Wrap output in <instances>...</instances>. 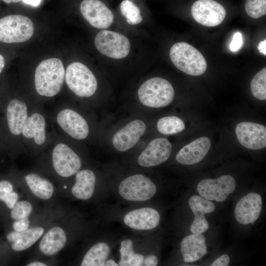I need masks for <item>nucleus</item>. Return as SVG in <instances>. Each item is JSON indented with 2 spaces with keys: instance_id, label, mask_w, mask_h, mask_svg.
<instances>
[{
  "instance_id": "nucleus-19",
  "label": "nucleus",
  "mask_w": 266,
  "mask_h": 266,
  "mask_svg": "<svg viewBox=\"0 0 266 266\" xmlns=\"http://www.w3.org/2000/svg\"><path fill=\"white\" fill-rule=\"evenodd\" d=\"M210 147L211 141L209 138L200 137L183 146L177 153L175 159L184 165L196 164L206 156Z\"/></svg>"
},
{
  "instance_id": "nucleus-3",
  "label": "nucleus",
  "mask_w": 266,
  "mask_h": 266,
  "mask_svg": "<svg viewBox=\"0 0 266 266\" xmlns=\"http://www.w3.org/2000/svg\"><path fill=\"white\" fill-rule=\"evenodd\" d=\"M169 57L173 65L186 74L199 76L206 70L207 63L203 55L186 42L174 44L170 49Z\"/></svg>"
},
{
  "instance_id": "nucleus-43",
  "label": "nucleus",
  "mask_w": 266,
  "mask_h": 266,
  "mask_svg": "<svg viewBox=\"0 0 266 266\" xmlns=\"http://www.w3.org/2000/svg\"><path fill=\"white\" fill-rule=\"evenodd\" d=\"M27 266H46V265L43 263L40 262H32L28 265Z\"/></svg>"
},
{
  "instance_id": "nucleus-33",
  "label": "nucleus",
  "mask_w": 266,
  "mask_h": 266,
  "mask_svg": "<svg viewBox=\"0 0 266 266\" xmlns=\"http://www.w3.org/2000/svg\"><path fill=\"white\" fill-rule=\"evenodd\" d=\"M33 209L30 202L26 200L17 202L12 208L10 217L15 220L29 218Z\"/></svg>"
},
{
  "instance_id": "nucleus-35",
  "label": "nucleus",
  "mask_w": 266,
  "mask_h": 266,
  "mask_svg": "<svg viewBox=\"0 0 266 266\" xmlns=\"http://www.w3.org/2000/svg\"><path fill=\"white\" fill-rule=\"evenodd\" d=\"M242 44V34L240 33L237 32L233 35V39L230 44V49L233 52H236L240 48Z\"/></svg>"
},
{
  "instance_id": "nucleus-34",
  "label": "nucleus",
  "mask_w": 266,
  "mask_h": 266,
  "mask_svg": "<svg viewBox=\"0 0 266 266\" xmlns=\"http://www.w3.org/2000/svg\"><path fill=\"white\" fill-rule=\"evenodd\" d=\"M12 184L8 181H0V200L3 201L13 192Z\"/></svg>"
},
{
  "instance_id": "nucleus-7",
  "label": "nucleus",
  "mask_w": 266,
  "mask_h": 266,
  "mask_svg": "<svg viewBox=\"0 0 266 266\" xmlns=\"http://www.w3.org/2000/svg\"><path fill=\"white\" fill-rule=\"evenodd\" d=\"M94 43L100 53L112 59L124 58L130 51L128 37L116 32L106 30L100 31L95 36Z\"/></svg>"
},
{
  "instance_id": "nucleus-32",
  "label": "nucleus",
  "mask_w": 266,
  "mask_h": 266,
  "mask_svg": "<svg viewBox=\"0 0 266 266\" xmlns=\"http://www.w3.org/2000/svg\"><path fill=\"white\" fill-rule=\"evenodd\" d=\"M245 9L253 18H259L266 14V0H246Z\"/></svg>"
},
{
  "instance_id": "nucleus-27",
  "label": "nucleus",
  "mask_w": 266,
  "mask_h": 266,
  "mask_svg": "<svg viewBox=\"0 0 266 266\" xmlns=\"http://www.w3.org/2000/svg\"><path fill=\"white\" fill-rule=\"evenodd\" d=\"M25 178L30 189L35 197L44 200L51 198L54 188L49 180L33 173L27 174Z\"/></svg>"
},
{
  "instance_id": "nucleus-40",
  "label": "nucleus",
  "mask_w": 266,
  "mask_h": 266,
  "mask_svg": "<svg viewBox=\"0 0 266 266\" xmlns=\"http://www.w3.org/2000/svg\"><path fill=\"white\" fill-rule=\"evenodd\" d=\"M258 49L260 53L266 55V40L261 41L258 45Z\"/></svg>"
},
{
  "instance_id": "nucleus-23",
  "label": "nucleus",
  "mask_w": 266,
  "mask_h": 266,
  "mask_svg": "<svg viewBox=\"0 0 266 266\" xmlns=\"http://www.w3.org/2000/svg\"><path fill=\"white\" fill-rule=\"evenodd\" d=\"M44 231L41 227H34L23 231L11 232L6 238L14 250L21 251L32 246L41 236Z\"/></svg>"
},
{
  "instance_id": "nucleus-12",
  "label": "nucleus",
  "mask_w": 266,
  "mask_h": 266,
  "mask_svg": "<svg viewBox=\"0 0 266 266\" xmlns=\"http://www.w3.org/2000/svg\"><path fill=\"white\" fill-rule=\"evenodd\" d=\"M145 123L140 119L131 121L118 130L113 135L111 142L118 151L126 152L133 147L146 131Z\"/></svg>"
},
{
  "instance_id": "nucleus-38",
  "label": "nucleus",
  "mask_w": 266,
  "mask_h": 266,
  "mask_svg": "<svg viewBox=\"0 0 266 266\" xmlns=\"http://www.w3.org/2000/svg\"><path fill=\"white\" fill-rule=\"evenodd\" d=\"M230 257L227 254H223L216 259L211 265L212 266H228L230 264Z\"/></svg>"
},
{
  "instance_id": "nucleus-17",
  "label": "nucleus",
  "mask_w": 266,
  "mask_h": 266,
  "mask_svg": "<svg viewBox=\"0 0 266 266\" xmlns=\"http://www.w3.org/2000/svg\"><path fill=\"white\" fill-rule=\"evenodd\" d=\"M262 208L261 196L256 193H250L237 203L234 210L236 221L242 225L252 224L259 218Z\"/></svg>"
},
{
  "instance_id": "nucleus-24",
  "label": "nucleus",
  "mask_w": 266,
  "mask_h": 266,
  "mask_svg": "<svg viewBox=\"0 0 266 266\" xmlns=\"http://www.w3.org/2000/svg\"><path fill=\"white\" fill-rule=\"evenodd\" d=\"M66 236L64 230L59 227L49 230L41 239L39 247L45 255L52 256L59 252L65 245Z\"/></svg>"
},
{
  "instance_id": "nucleus-30",
  "label": "nucleus",
  "mask_w": 266,
  "mask_h": 266,
  "mask_svg": "<svg viewBox=\"0 0 266 266\" xmlns=\"http://www.w3.org/2000/svg\"><path fill=\"white\" fill-rule=\"evenodd\" d=\"M120 9L129 25H137L142 22L143 18L140 9L131 0H122L120 5Z\"/></svg>"
},
{
  "instance_id": "nucleus-31",
  "label": "nucleus",
  "mask_w": 266,
  "mask_h": 266,
  "mask_svg": "<svg viewBox=\"0 0 266 266\" xmlns=\"http://www.w3.org/2000/svg\"><path fill=\"white\" fill-rule=\"evenodd\" d=\"M250 90L253 96L256 99L266 100V68L259 71L252 78Z\"/></svg>"
},
{
  "instance_id": "nucleus-10",
  "label": "nucleus",
  "mask_w": 266,
  "mask_h": 266,
  "mask_svg": "<svg viewBox=\"0 0 266 266\" xmlns=\"http://www.w3.org/2000/svg\"><path fill=\"white\" fill-rule=\"evenodd\" d=\"M172 146L169 141L164 137L152 140L138 156V165L143 167H151L160 165L169 158Z\"/></svg>"
},
{
  "instance_id": "nucleus-14",
  "label": "nucleus",
  "mask_w": 266,
  "mask_h": 266,
  "mask_svg": "<svg viewBox=\"0 0 266 266\" xmlns=\"http://www.w3.org/2000/svg\"><path fill=\"white\" fill-rule=\"evenodd\" d=\"M235 134L239 143L251 150H259L266 146V128L263 125L242 122L235 127Z\"/></svg>"
},
{
  "instance_id": "nucleus-9",
  "label": "nucleus",
  "mask_w": 266,
  "mask_h": 266,
  "mask_svg": "<svg viewBox=\"0 0 266 266\" xmlns=\"http://www.w3.org/2000/svg\"><path fill=\"white\" fill-rule=\"evenodd\" d=\"M193 18L199 24L215 27L222 23L226 15L224 7L214 0H198L191 8Z\"/></svg>"
},
{
  "instance_id": "nucleus-39",
  "label": "nucleus",
  "mask_w": 266,
  "mask_h": 266,
  "mask_svg": "<svg viewBox=\"0 0 266 266\" xmlns=\"http://www.w3.org/2000/svg\"><path fill=\"white\" fill-rule=\"evenodd\" d=\"M158 259L156 256L154 255H149L145 256L142 266H156L158 265Z\"/></svg>"
},
{
  "instance_id": "nucleus-2",
  "label": "nucleus",
  "mask_w": 266,
  "mask_h": 266,
  "mask_svg": "<svg viewBox=\"0 0 266 266\" xmlns=\"http://www.w3.org/2000/svg\"><path fill=\"white\" fill-rule=\"evenodd\" d=\"M137 94L143 105L159 108L167 106L173 101L175 92L168 80L155 77L145 81L139 86Z\"/></svg>"
},
{
  "instance_id": "nucleus-11",
  "label": "nucleus",
  "mask_w": 266,
  "mask_h": 266,
  "mask_svg": "<svg viewBox=\"0 0 266 266\" xmlns=\"http://www.w3.org/2000/svg\"><path fill=\"white\" fill-rule=\"evenodd\" d=\"M52 162L56 172L64 177L75 174L82 166L79 156L64 143L58 144L54 147L52 153Z\"/></svg>"
},
{
  "instance_id": "nucleus-25",
  "label": "nucleus",
  "mask_w": 266,
  "mask_h": 266,
  "mask_svg": "<svg viewBox=\"0 0 266 266\" xmlns=\"http://www.w3.org/2000/svg\"><path fill=\"white\" fill-rule=\"evenodd\" d=\"M45 120L38 113H34L28 117L24 125L22 133L27 138H33L36 144L41 145L46 140Z\"/></svg>"
},
{
  "instance_id": "nucleus-41",
  "label": "nucleus",
  "mask_w": 266,
  "mask_h": 266,
  "mask_svg": "<svg viewBox=\"0 0 266 266\" xmlns=\"http://www.w3.org/2000/svg\"><path fill=\"white\" fill-rule=\"evenodd\" d=\"M23 1L28 5H32L33 6H38L42 0H22Z\"/></svg>"
},
{
  "instance_id": "nucleus-13",
  "label": "nucleus",
  "mask_w": 266,
  "mask_h": 266,
  "mask_svg": "<svg viewBox=\"0 0 266 266\" xmlns=\"http://www.w3.org/2000/svg\"><path fill=\"white\" fill-rule=\"evenodd\" d=\"M80 10L83 17L95 28L107 29L114 21L112 11L100 0H84Z\"/></svg>"
},
{
  "instance_id": "nucleus-42",
  "label": "nucleus",
  "mask_w": 266,
  "mask_h": 266,
  "mask_svg": "<svg viewBox=\"0 0 266 266\" xmlns=\"http://www.w3.org/2000/svg\"><path fill=\"white\" fill-rule=\"evenodd\" d=\"M104 266H117L118 263L112 259H108L105 263Z\"/></svg>"
},
{
  "instance_id": "nucleus-37",
  "label": "nucleus",
  "mask_w": 266,
  "mask_h": 266,
  "mask_svg": "<svg viewBox=\"0 0 266 266\" xmlns=\"http://www.w3.org/2000/svg\"><path fill=\"white\" fill-rule=\"evenodd\" d=\"M18 198L19 196L18 194L15 192H12L5 199L4 202L9 208L12 209L16 203Z\"/></svg>"
},
{
  "instance_id": "nucleus-8",
  "label": "nucleus",
  "mask_w": 266,
  "mask_h": 266,
  "mask_svg": "<svg viewBox=\"0 0 266 266\" xmlns=\"http://www.w3.org/2000/svg\"><path fill=\"white\" fill-rule=\"evenodd\" d=\"M235 188V180L230 175H222L216 179H204L197 185V190L200 196L217 202L226 200L234 191Z\"/></svg>"
},
{
  "instance_id": "nucleus-16",
  "label": "nucleus",
  "mask_w": 266,
  "mask_h": 266,
  "mask_svg": "<svg viewBox=\"0 0 266 266\" xmlns=\"http://www.w3.org/2000/svg\"><path fill=\"white\" fill-rule=\"evenodd\" d=\"M57 121L60 127L74 139L82 140L89 134V128L86 120L72 109L67 108L60 111Z\"/></svg>"
},
{
  "instance_id": "nucleus-5",
  "label": "nucleus",
  "mask_w": 266,
  "mask_h": 266,
  "mask_svg": "<svg viewBox=\"0 0 266 266\" xmlns=\"http://www.w3.org/2000/svg\"><path fill=\"white\" fill-rule=\"evenodd\" d=\"M155 184L148 176L134 174L123 179L119 184L118 192L124 200L145 201L152 198L157 192Z\"/></svg>"
},
{
  "instance_id": "nucleus-44",
  "label": "nucleus",
  "mask_w": 266,
  "mask_h": 266,
  "mask_svg": "<svg viewBox=\"0 0 266 266\" xmlns=\"http://www.w3.org/2000/svg\"><path fill=\"white\" fill-rule=\"evenodd\" d=\"M5 66V60L3 56L0 54V73L2 71Z\"/></svg>"
},
{
  "instance_id": "nucleus-4",
  "label": "nucleus",
  "mask_w": 266,
  "mask_h": 266,
  "mask_svg": "<svg viewBox=\"0 0 266 266\" xmlns=\"http://www.w3.org/2000/svg\"><path fill=\"white\" fill-rule=\"evenodd\" d=\"M65 80L69 89L81 98L93 96L98 87L97 79L91 70L80 62L69 65L65 72Z\"/></svg>"
},
{
  "instance_id": "nucleus-20",
  "label": "nucleus",
  "mask_w": 266,
  "mask_h": 266,
  "mask_svg": "<svg viewBox=\"0 0 266 266\" xmlns=\"http://www.w3.org/2000/svg\"><path fill=\"white\" fill-rule=\"evenodd\" d=\"M205 237L201 233H192L185 237L180 250L185 263H193L202 258L207 253Z\"/></svg>"
},
{
  "instance_id": "nucleus-26",
  "label": "nucleus",
  "mask_w": 266,
  "mask_h": 266,
  "mask_svg": "<svg viewBox=\"0 0 266 266\" xmlns=\"http://www.w3.org/2000/svg\"><path fill=\"white\" fill-rule=\"evenodd\" d=\"M111 252L110 245L105 242L93 245L84 255L81 266H103Z\"/></svg>"
},
{
  "instance_id": "nucleus-36",
  "label": "nucleus",
  "mask_w": 266,
  "mask_h": 266,
  "mask_svg": "<svg viewBox=\"0 0 266 266\" xmlns=\"http://www.w3.org/2000/svg\"><path fill=\"white\" fill-rule=\"evenodd\" d=\"M30 221L29 218L16 220L12 225V227L15 231H23L28 229Z\"/></svg>"
},
{
  "instance_id": "nucleus-45",
  "label": "nucleus",
  "mask_w": 266,
  "mask_h": 266,
  "mask_svg": "<svg viewBox=\"0 0 266 266\" xmlns=\"http://www.w3.org/2000/svg\"><path fill=\"white\" fill-rule=\"evenodd\" d=\"M6 3H16L20 1L21 0H2Z\"/></svg>"
},
{
  "instance_id": "nucleus-1",
  "label": "nucleus",
  "mask_w": 266,
  "mask_h": 266,
  "mask_svg": "<svg viewBox=\"0 0 266 266\" xmlns=\"http://www.w3.org/2000/svg\"><path fill=\"white\" fill-rule=\"evenodd\" d=\"M65 76L62 62L52 58L41 62L36 67L34 84L36 92L41 96L51 97L61 90Z\"/></svg>"
},
{
  "instance_id": "nucleus-28",
  "label": "nucleus",
  "mask_w": 266,
  "mask_h": 266,
  "mask_svg": "<svg viewBox=\"0 0 266 266\" xmlns=\"http://www.w3.org/2000/svg\"><path fill=\"white\" fill-rule=\"evenodd\" d=\"M120 259L118 263L121 266H140L145 256L135 251L134 243L131 239L123 240L120 243Z\"/></svg>"
},
{
  "instance_id": "nucleus-15",
  "label": "nucleus",
  "mask_w": 266,
  "mask_h": 266,
  "mask_svg": "<svg viewBox=\"0 0 266 266\" xmlns=\"http://www.w3.org/2000/svg\"><path fill=\"white\" fill-rule=\"evenodd\" d=\"M161 216L155 209L144 207L132 210L123 217V222L130 229L148 231L156 228L159 224Z\"/></svg>"
},
{
  "instance_id": "nucleus-29",
  "label": "nucleus",
  "mask_w": 266,
  "mask_h": 266,
  "mask_svg": "<svg viewBox=\"0 0 266 266\" xmlns=\"http://www.w3.org/2000/svg\"><path fill=\"white\" fill-rule=\"evenodd\" d=\"M158 132L165 135H172L181 133L185 129L184 121L179 117L168 116L161 118L157 123Z\"/></svg>"
},
{
  "instance_id": "nucleus-6",
  "label": "nucleus",
  "mask_w": 266,
  "mask_h": 266,
  "mask_svg": "<svg viewBox=\"0 0 266 266\" xmlns=\"http://www.w3.org/2000/svg\"><path fill=\"white\" fill-rule=\"evenodd\" d=\"M34 32L33 24L29 17L10 15L0 19V41L20 43L29 40Z\"/></svg>"
},
{
  "instance_id": "nucleus-18",
  "label": "nucleus",
  "mask_w": 266,
  "mask_h": 266,
  "mask_svg": "<svg viewBox=\"0 0 266 266\" xmlns=\"http://www.w3.org/2000/svg\"><path fill=\"white\" fill-rule=\"evenodd\" d=\"M194 219L190 227L193 233H202L209 228V224L204 214L213 212L215 209L214 203L201 196H192L188 201Z\"/></svg>"
},
{
  "instance_id": "nucleus-22",
  "label": "nucleus",
  "mask_w": 266,
  "mask_h": 266,
  "mask_svg": "<svg viewBox=\"0 0 266 266\" xmlns=\"http://www.w3.org/2000/svg\"><path fill=\"white\" fill-rule=\"evenodd\" d=\"M96 182V177L92 170L88 169L79 170L75 174V182L71 193L78 199L87 200L94 194Z\"/></svg>"
},
{
  "instance_id": "nucleus-21",
  "label": "nucleus",
  "mask_w": 266,
  "mask_h": 266,
  "mask_svg": "<svg viewBox=\"0 0 266 266\" xmlns=\"http://www.w3.org/2000/svg\"><path fill=\"white\" fill-rule=\"evenodd\" d=\"M6 116L10 132L15 135L20 134L28 118L26 104L18 99L11 100L7 107Z\"/></svg>"
}]
</instances>
